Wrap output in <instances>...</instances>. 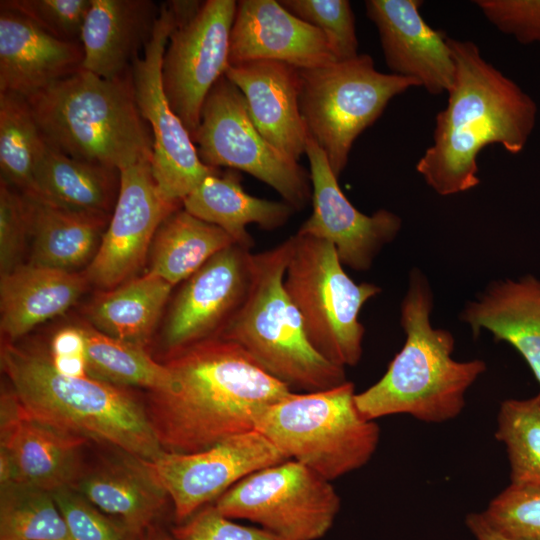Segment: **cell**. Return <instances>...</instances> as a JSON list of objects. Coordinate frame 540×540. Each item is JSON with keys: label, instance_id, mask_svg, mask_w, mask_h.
<instances>
[{"label": "cell", "instance_id": "45", "mask_svg": "<svg viewBox=\"0 0 540 540\" xmlns=\"http://www.w3.org/2000/svg\"><path fill=\"white\" fill-rule=\"evenodd\" d=\"M142 540H174V538L164 530L152 525L144 533Z\"/></svg>", "mask_w": 540, "mask_h": 540}, {"label": "cell", "instance_id": "31", "mask_svg": "<svg viewBox=\"0 0 540 540\" xmlns=\"http://www.w3.org/2000/svg\"><path fill=\"white\" fill-rule=\"evenodd\" d=\"M233 244L220 227L178 209L162 222L154 236L148 273L174 286Z\"/></svg>", "mask_w": 540, "mask_h": 540}, {"label": "cell", "instance_id": "38", "mask_svg": "<svg viewBox=\"0 0 540 540\" xmlns=\"http://www.w3.org/2000/svg\"><path fill=\"white\" fill-rule=\"evenodd\" d=\"M51 493L72 540H142L143 536L99 510L73 488Z\"/></svg>", "mask_w": 540, "mask_h": 540}, {"label": "cell", "instance_id": "15", "mask_svg": "<svg viewBox=\"0 0 540 540\" xmlns=\"http://www.w3.org/2000/svg\"><path fill=\"white\" fill-rule=\"evenodd\" d=\"M159 191L151 160L120 170V189L98 251L87 266V281L113 289L130 280L143 266L162 222L180 209Z\"/></svg>", "mask_w": 540, "mask_h": 540}, {"label": "cell", "instance_id": "20", "mask_svg": "<svg viewBox=\"0 0 540 540\" xmlns=\"http://www.w3.org/2000/svg\"><path fill=\"white\" fill-rule=\"evenodd\" d=\"M274 60L299 69L336 61L324 34L279 1H237L231 29L229 65Z\"/></svg>", "mask_w": 540, "mask_h": 540}, {"label": "cell", "instance_id": "14", "mask_svg": "<svg viewBox=\"0 0 540 540\" xmlns=\"http://www.w3.org/2000/svg\"><path fill=\"white\" fill-rule=\"evenodd\" d=\"M289 460L256 430L229 437L203 451L163 452L145 464L166 491L179 521L263 468Z\"/></svg>", "mask_w": 540, "mask_h": 540}, {"label": "cell", "instance_id": "21", "mask_svg": "<svg viewBox=\"0 0 540 540\" xmlns=\"http://www.w3.org/2000/svg\"><path fill=\"white\" fill-rule=\"evenodd\" d=\"M225 76L242 92L260 134L298 161L308 132L300 112V69L281 61L253 60L229 65Z\"/></svg>", "mask_w": 540, "mask_h": 540}, {"label": "cell", "instance_id": "26", "mask_svg": "<svg viewBox=\"0 0 540 540\" xmlns=\"http://www.w3.org/2000/svg\"><path fill=\"white\" fill-rule=\"evenodd\" d=\"M72 488L141 536L169 498L144 459L131 455L82 473Z\"/></svg>", "mask_w": 540, "mask_h": 540}, {"label": "cell", "instance_id": "7", "mask_svg": "<svg viewBox=\"0 0 540 540\" xmlns=\"http://www.w3.org/2000/svg\"><path fill=\"white\" fill-rule=\"evenodd\" d=\"M355 395L349 381L325 390L292 392L261 411L254 430L288 459L331 482L367 464L379 443V427L361 414Z\"/></svg>", "mask_w": 540, "mask_h": 540}, {"label": "cell", "instance_id": "18", "mask_svg": "<svg viewBox=\"0 0 540 540\" xmlns=\"http://www.w3.org/2000/svg\"><path fill=\"white\" fill-rule=\"evenodd\" d=\"M306 155L310 164L313 210L297 234L331 243L343 265L356 271L368 270L382 247L397 236L401 218L386 209L371 215L357 210L339 187L326 154L311 138Z\"/></svg>", "mask_w": 540, "mask_h": 540}, {"label": "cell", "instance_id": "34", "mask_svg": "<svg viewBox=\"0 0 540 540\" xmlns=\"http://www.w3.org/2000/svg\"><path fill=\"white\" fill-rule=\"evenodd\" d=\"M0 540H72L51 492L1 485Z\"/></svg>", "mask_w": 540, "mask_h": 540}, {"label": "cell", "instance_id": "9", "mask_svg": "<svg viewBox=\"0 0 540 540\" xmlns=\"http://www.w3.org/2000/svg\"><path fill=\"white\" fill-rule=\"evenodd\" d=\"M419 83L375 68L368 54L300 69L299 106L308 136L326 154L338 178L357 137L395 96Z\"/></svg>", "mask_w": 540, "mask_h": 540}, {"label": "cell", "instance_id": "19", "mask_svg": "<svg viewBox=\"0 0 540 540\" xmlns=\"http://www.w3.org/2000/svg\"><path fill=\"white\" fill-rule=\"evenodd\" d=\"M420 0H367V17L375 24L385 62L392 74L416 80L432 95L450 90L455 65L448 37L420 13Z\"/></svg>", "mask_w": 540, "mask_h": 540}, {"label": "cell", "instance_id": "43", "mask_svg": "<svg viewBox=\"0 0 540 540\" xmlns=\"http://www.w3.org/2000/svg\"><path fill=\"white\" fill-rule=\"evenodd\" d=\"M50 360L61 374L71 377H88L85 339L81 327H66L52 338Z\"/></svg>", "mask_w": 540, "mask_h": 540}, {"label": "cell", "instance_id": "8", "mask_svg": "<svg viewBox=\"0 0 540 540\" xmlns=\"http://www.w3.org/2000/svg\"><path fill=\"white\" fill-rule=\"evenodd\" d=\"M291 240L284 287L301 315L309 342L331 363L355 366L365 331L359 314L381 288L354 282L331 243L300 234Z\"/></svg>", "mask_w": 540, "mask_h": 540}, {"label": "cell", "instance_id": "4", "mask_svg": "<svg viewBox=\"0 0 540 540\" xmlns=\"http://www.w3.org/2000/svg\"><path fill=\"white\" fill-rule=\"evenodd\" d=\"M1 368L33 418L67 433L153 460L163 453L145 402L123 386L59 373L49 355L4 342Z\"/></svg>", "mask_w": 540, "mask_h": 540}, {"label": "cell", "instance_id": "3", "mask_svg": "<svg viewBox=\"0 0 540 540\" xmlns=\"http://www.w3.org/2000/svg\"><path fill=\"white\" fill-rule=\"evenodd\" d=\"M432 309L431 286L414 268L400 310L405 343L382 378L355 395L365 418L375 421L407 414L425 423H443L464 409L467 390L487 366L480 359L452 358L454 337L448 330L432 327Z\"/></svg>", "mask_w": 540, "mask_h": 540}, {"label": "cell", "instance_id": "25", "mask_svg": "<svg viewBox=\"0 0 540 540\" xmlns=\"http://www.w3.org/2000/svg\"><path fill=\"white\" fill-rule=\"evenodd\" d=\"M87 279L34 263L22 264L0 280V328L9 340L67 311L84 292Z\"/></svg>", "mask_w": 540, "mask_h": 540}, {"label": "cell", "instance_id": "27", "mask_svg": "<svg viewBox=\"0 0 540 540\" xmlns=\"http://www.w3.org/2000/svg\"><path fill=\"white\" fill-rule=\"evenodd\" d=\"M191 215L223 229L235 244L251 249L254 240L246 227L255 223L265 230L283 226L295 209L285 201H271L252 196L241 185V175L230 169L206 176L182 200Z\"/></svg>", "mask_w": 540, "mask_h": 540}, {"label": "cell", "instance_id": "42", "mask_svg": "<svg viewBox=\"0 0 540 540\" xmlns=\"http://www.w3.org/2000/svg\"><path fill=\"white\" fill-rule=\"evenodd\" d=\"M484 17L521 44L540 42V0H476Z\"/></svg>", "mask_w": 540, "mask_h": 540}, {"label": "cell", "instance_id": "40", "mask_svg": "<svg viewBox=\"0 0 540 540\" xmlns=\"http://www.w3.org/2000/svg\"><path fill=\"white\" fill-rule=\"evenodd\" d=\"M31 237L30 200L5 181H0V275L22 265Z\"/></svg>", "mask_w": 540, "mask_h": 540}, {"label": "cell", "instance_id": "33", "mask_svg": "<svg viewBox=\"0 0 540 540\" xmlns=\"http://www.w3.org/2000/svg\"><path fill=\"white\" fill-rule=\"evenodd\" d=\"M90 377L118 386H138L148 391L165 389L170 374L143 346L108 336L92 326H80Z\"/></svg>", "mask_w": 540, "mask_h": 540}, {"label": "cell", "instance_id": "11", "mask_svg": "<svg viewBox=\"0 0 540 540\" xmlns=\"http://www.w3.org/2000/svg\"><path fill=\"white\" fill-rule=\"evenodd\" d=\"M214 505L227 518L252 521L284 540H316L331 528L340 498L330 481L289 459L248 475Z\"/></svg>", "mask_w": 540, "mask_h": 540}, {"label": "cell", "instance_id": "5", "mask_svg": "<svg viewBox=\"0 0 540 540\" xmlns=\"http://www.w3.org/2000/svg\"><path fill=\"white\" fill-rule=\"evenodd\" d=\"M26 99L45 143L69 157L119 171L152 160L130 70L106 79L81 68Z\"/></svg>", "mask_w": 540, "mask_h": 540}, {"label": "cell", "instance_id": "10", "mask_svg": "<svg viewBox=\"0 0 540 540\" xmlns=\"http://www.w3.org/2000/svg\"><path fill=\"white\" fill-rule=\"evenodd\" d=\"M191 138L205 165L244 171L271 186L295 210L312 196L310 173L260 134L242 92L225 75L208 93Z\"/></svg>", "mask_w": 540, "mask_h": 540}, {"label": "cell", "instance_id": "23", "mask_svg": "<svg viewBox=\"0 0 540 540\" xmlns=\"http://www.w3.org/2000/svg\"><path fill=\"white\" fill-rule=\"evenodd\" d=\"M160 7L150 0H91L81 68L106 79L129 72L153 35Z\"/></svg>", "mask_w": 540, "mask_h": 540}, {"label": "cell", "instance_id": "13", "mask_svg": "<svg viewBox=\"0 0 540 540\" xmlns=\"http://www.w3.org/2000/svg\"><path fill=\"white\" fill-rule=\"evenodd\" d=\"M237 1H203L198 13L177 25L162 59L169 104L188 130H197L204 101L229 66L230 36Z\"/></svg>", "mask_w": 540, "mask_h": 540}, {"label": "cell", "instance_id": "24", "mask_svg": "<svg viewBox=\"0 0 540 540\" xmlns=\"http://www.w3.org/2000/svg\"><path fill=\"white\" fill-rule=\"evenodd\" d=\"M460 319L475 337L485 329L496 342L512 345L540 384V281L532 276L494 281L465 305Z\"/></svg>", "mask_w": 540, "mask_h": 540}, {"label": "cell", "instance_id": "1", "mask_svg": "<svg viewBox=\"0 0 540 540\" xmlns=\"http://www.w3.org/2000/svg\"><path fill=\"white\" fill-rule=\"evenodd\" d=\"M170 380L145 407L165 452L189 454L254 430L257 415L292 393L242 347L210 338L170 352Z\"/></svg>", "mask_w": 540, "mask_h": 540}, {"label": "cell", "instance_id": "22", "mask_svg": "<svg viewBox=\"0 0 540 540\" xmlns=\"http://www.w3.org/2000/svg\"><path fill=\"white\" fill-rule=\"evenodd\" d=\"M83 47L0 8V92L29 97L81 69Z\"/></svg>", "mask_w": 540, "mask_h": 540}, {"label": "cell", "instance_id": "30", "mask_svg": "<svg viewBox=\"0 0 540 540\" xmlns=\"http://www.w3.org/2000/svg\"><path fill=\"white\" fill-rule=\"evenodd\" d=\"M173 286L146 273L98 295L87 315L92 327L113 338L143 346L158 323Z\"/></svg>", "mask_w": 540, "mask_h": 540}, {"label": "cell", "instance_id": "12", "mask_svg": "<svg viewBox=\"0 0 540 540\" xmlns=\"http://www.w3.org/2000/svg\"><path fill=\"white\" fill-rule=\"evenodd\" d=\"M178 25L170 2L162 3L153 35L130 68L134 97L153 137L151 167L161 194L182 202L202 180L218 171L199 158L192 138L172 110L162 83V59Z\"/></svg>", "mask_w": 540, "mask_h": 540}, {"label": "cell", "instance_id": "37", "mask_svg": "<svg viewBox=\"0 0 540 540\" xmlns=\"http://www.w3.org/2000/svg\"><path fill=\"white\" fill-rule=\"evenodd\" d=\"M503 534L519 540H540V487L509 485L481 512Z\"/></svg>", "mask_w": 540, "mask_h": 540}, {"label": "cell", "instance_id": "35", "mask_svg": "<svg viewBox=\"0 0 540 540\" xmlns=\"http://www.w3.org/2000/svg\"><path fill=\"white\" fill-rule=\"evenodd\" d=\"M495 438L506 447L510 484L540 487V392L501 403Z\"/></svg>", "mask_w": 540, "mask_h": 540}, {"label": "cell", "instance_id": "36", "mask_svg": "<svg viewBox=\"0 0 540 540\" xmlns=\"http://www.w3.org/2000/svg\"><path fill=\"white\" fill-rule=\"evenodd\" d=\"M293 15L319 29L336 61L359 55L355 18L347 0H280Z\"/></svg>", "mask_w": 540, "mask_h": 540}, {"label": "cell", "instance_id": "41", "mask_svg": "<svg viewBox=\"0 0 540 540\" xmlns=\"http://www.w3.org/2000/svg\"><path fill=\"white\" fill-rule=\"evenodd\" d=\"M174 540H284L263 528L239 525L206 505L171 530Z\"/></svg>", "mask_w": 540, "mask_h": 540}, {"label": "cell", "instance_id": "39", "mask_svg": "<svg viewBox=\"0 0 540 540\" xmlns=\"http://www.w3.org/2000/svg\"><path fill=\"white\" fill-rule=\"evenodd\" d=\"M91 0H1L0 8L17 11L50 35L81 43Z\"/></svg>", "mask_w": 540, "mask_h": 540}, {"label": "cell", "instance_id": "2", "mask_svg": "<svg viewBox=\"0 0 540 540\" xmlns=\"http://www.w3.org/2000/svg\"><path fill=\"white\" fill-rule=\"evenodd\" d=\"M455 65L448 101L436 116L433 143L416 171L441 196L480 183L477 157L488 145L520 153L536 123L537 105L513 80L486 61L470 40L448 37Z\"/></svg>", "mask_w": 540, "mask_h": 540}, {"label": "cell", "instance_id": "17", "mask_svg": "<svg viewBox=\"0 0 540 540\" xmlns=\"http://www.w3.org/2000/svg\"><path fill=\"white\" fill-rule=\"evenodd\" d=\"M252 255L249 249L233 244L185 281L163 328V343L169 353L220 337L247 296Z\"/></svg>", "mask_w": 540, "mask_h": 540}, {"label": "cell", "instance_id": "44", "mask_svg": "<svg viewBox=\"0 0 540 540\" xmlns=\"http://www.w3.org/2000/svg\"><path fill=\"white\" fill-rule=\"evenodd\" d=\"M465 522L476 540H519L507 536L494 528L482 513H469Z\"/></svg>", "mask_w": 540, "mask_h": 540}, {"label": "cell", "instance_id": "32", "mask_svg": "<svg viewBox=\"0 0 540 540\" xmlns=\"http://www.w3.org/2000/svg\"><path fill=\"white\" fill-rule=\"evenodd\" d=\"M45 141L26 97L0 92L1 180L34 200V171Z\"/></svg>", "mask_w": 540, "mask_h": 540}, {"label": "cell", "instance_id": "6", "mask_svg": "<svg viewBox=\"0 0 540 540\" xmlns=\"http://www.w3.org/2000/svg\"><path fill=\"white\" fill-rule=\"evenodd\" d=\"M291 237L252 255V279L240 309L220 338L242 347L262 368L288 386L309 392L345 383L337 366L309 342L301 315L284 287Z\"/></svg>", "mask_w": 540, "mask_h": 540}, {"label": "cell", "instance_id": "16", "mask_svg": "<svg viewBox=\"0 0 540 540\" xmlns=\"http://www.w3.org/2000/svg\"><path fill=\"white\" fill-rule=\"evenodd\" d=\"M86 439L33 418L12 388L0 400V482L48 492L72 488L82 475Z\"/></svg>", "mask_w": 540, "mask_h": 540}, {"label": "cell", "instance_id": "29", "mask_svg": "<svg viewBox=\"0 0 540 540\" xmlns=\"http://www.w3.org/2000/svg\"><path fill=\"white\" fill-rule=\"evenodd\" d=\"M29 200L31 263L68 272L89 265L111 215L74 211Z\"/></svg>", "mask_w": 540, "mask_h": 540}, {"label": "cell", "instance_id": "28", "mask_svg": "<svg viewBox=\"0 0 540 540\" xmlns=\"http://www.w3.org/2000/svg\"><path fill=\"white\" fill-rule=\"evenodd\" d=\"M36 198L61 208L111 215L120 171L69 157L45 143L34 171Z\"/></svg>", "mask_w": 540, "mask_h": 540}]
</instances>
